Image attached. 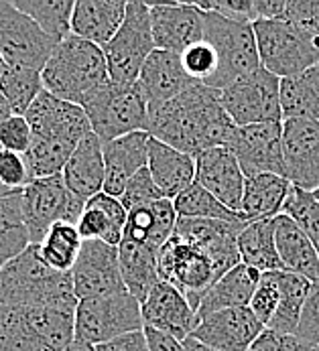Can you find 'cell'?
<instances>
[{"label":"cell","instance_id":"41","mask_svg":"<svg viewBox=\"0 0 319 351\" xmlns=\"http://www.w3.org/2000/svg\"><path fill=\"white\" fill-rule=\"evenodd\" d=\"M283 213L289 215L303 230L319 256V201L314 197V193L293 187L283 207Z\"/></svg>","mask_w":319,"mask_h":351},{"label":"cell","instance_id":"48","mask_svg":"<svg viewBox=\"0 0 319 351\" xmlns=\"http://www.w3.org/2000/svg\"><path fill=\"white\" fill-rule=\"evenodd\" d=\"M281 19L319 35V0H287Z\"/></svg>","mask_w":319,"mask_h":351},{"label":"cell","instance_id":"54","mask_svg":"<svg viewBox=\"0 0 319 351\" xmlns=\"http://www.w3.org/2000/svg\"><path fill=\"white\" fill-rule=\"evenodd\" d=\"M8 116H12V112H10L8 104H6V100H4V96L0 94V124H2Z\"/></svg>","mask_w":319,"mask_h":351},{"label":"cell","instance_id":"21","mask_svg":"<svg viewBox=\"0 0 319 351\" xmlns=\"http://www.w3.org/2000/svg\"><path fill=\"white\" fill-rule=\"evenodd\" d=\"M196 183L222 205L240 213L246 177L228 147H215L196 156Z\"/></svg>","mask_w":319,"mask_h":351},{"label":"cell","instance_id":"32","mask_svg":"<svg viewBox=\"0 0 319 351\" xmlns=\"http://www.w3.org/2000/svg\"><path fill=\"white\" fill-rule=\"evenodd\" d=\"M177 223V211L171 199H159L139 209L128 211L122 238H132L161 250L173 236Z\"/></svg>","mask_w":319,"mask_h":351},{"label":"cell","instance_id":"29","mask_svg":"<svg viewBox=\"0 0 319 351\" xmlns=\"http://www.w3.org/2000/svg\"><path fill=\"white\" fill-rule=\"evenodd\" d=\"M126 217L128 211L124 209L122 201L102 191L86 201V209L78 221V232L84 242L100 240L110 246H118L124 236Z\"/></svg>","mask_w":319,"mask_h":351},{"label":"cell","instance_id":"2","mask_svg":"<svg viewBox=\"0 0 319 351\" xmlns=\"http://www.w3.org/2000/svg\"><path fill=\"white\" fill-rule=\"evenodd\" d=\"M147 132L159 143L198 156L215 147H228L236 126L222 106L220 92L196 84L173 100L149 106Z\"/></svg>","mask_w":319,"mask_h":351},{"label":"cell","instance_id":"20","mask_svg":"<svg viewBox=\"0 0 319 351\" xmlns=\"http://www.w3.org/2000/svg\"><path fill=\"white\" fill-rule=\"evenodd\" d=\"M141 313L145 327L157 329L179 341L191 337L200 325V317L189 301L163 280H159L147 299L141 302Z\"/></svg>","mask_w":319,"mask_h":351},{"label":"cell","instance_id":"46","mask_svg":"<svg viewBox=\"0 0 319 351\" xmlns=\"http://www.w3.org/2000/svg\"><path fill=\"white\" fill-rule=\"evenodd\" d=\"M295 337H299L311 350L319 346V280L311 285L309 297L301 311V319H299Z\"/></svg>","mask_w":319,"mask_h":351},{"label":"cell","instance_id":"55","mask_svg":"<svg viewBox=\"0 0 319 351\" xmlns=\"http://www.w3.org/2000/svg\"><path fill=\"white\" fill-rule=\"evenodd\" d=\"M4 71H6V63L0 59V77H2V73H4Z\"/></svg>","mask_w":319,"mask_h":351},{"label":"cell","instance_id":"38","mask_svg":"<svg viewBox=\"0 0 319 351\" xmlns=\"http://www.w3.org/2000/svg\"><path fill=\"white\" fill-rule=\"evenodd\" d=\"M41 71L25 69V67H6L0 77V94L8 104L10 112L16 116H25L33 101L43 92Z\"/></svg>","mask_w":319,"mask_h":351},{"label":"cell","instance_id":"24","mask_svg":"<svg viewBox=\"0 0 319 351\" xmlns=\"http://www.w3.org/2000/svg\"><path fill=\"white\" fill-rule=\"evenodd\" d=\"M61 177L65 181V187L80 199L88 201L94 195L102 193V189H104V149H102V141L94 132H88L80 141L73 154L69 156Z\"/></svg>","mask_w":319,"mask_h":351},{"label":"cell","instance_id":"36","mask_svg":"<svg viewBox=\"0 0 319 351\" xmlns=\"http://www.w3.org/2000/svg\"><path fill=\"white\" fill-rule=\"evenodd\" d=\"M311 285L314 282H309L305 276L281 270L279 272L281 299H279V306H276L270 323L266 325V329L295 335L299 319H301V311H303L305 301L309 297V291H311Z\"/></svg>","mask_w":319,"mask_h":351},{"label":"cell","instance_id":"23","mask_svg":"<svg viewBox=\"0 0 319 351\" xmlns=\"http://www.w3.org/2000/svg\"><path fill=\"white\" fill-rule=\"evenodd\" d=\"M196 84L198 82H193L183 69L181 57L163 49H155L149 55L139 75V86L143 88L149 106L173 100Z\"/></svg>","mask_w":319,"mask_h":351},{"label":"cell","instance_id":"12","mask_svg":"<svg viewBox=\"0 0 319 351\" xmlns=\"http://www.w3.org/2000/svg\"><path fill=\"white\" fill-rule=\"evenodd\" d=\"M220 100L236 128L283 122L281 80L265 67L240 77L220 92Z\"/></svg>","mask_w":319,"mask_h":351},{"label":"cell","instance_id":"31","mask_svg":"<svg viewBox=\"0 0 319 351\" xmlns=\"http://www.w3.org/2000/svg\"><path fill=\"white\" fill-rule=\"evenodd\" d=\"M291 181L283 175H257L244 183V195L240 213L246 221L274 219L283 213V207L291 195Z\"/></svg>","mask_w":319,"mask_h":351},{"label":"cell","instance_id":"30","mask_svg":"<svg viewBox=\"0 0 319 351\" xmlns=\"http://www.w3.org/2000/svg\"><path fill=\"white\" fill-rule=\"evenodd\" d=\"M157 256H159L157 248L132 238H122L118 244L120 272H122L124 287L139 302L145 301L147 295L153 291V287L159 282Z\"/></svg>","mask_w":319,"mask_h":351},{"label":"cell","instance_id":"18","mask_svg":"<svg viewBox=\"0 0 319 351\" xmlns=\"http://www.w3.org/2000/svg\"><path fill=\"white\" fill-rule=\"evenodd\" d=\"M149 10L157 49L179 55L187 47L204 41L208 12H204L196 2L149 4Z\"/></svg>","mask_w":319,"mask_h":351},{"label":"cell","instance_id":"15","mask_svg":"<svg viewBox=\"0 0 319 351\" xmlns=\"http://www.w3.org/2000/svg\"><path fill=\"white\" fill-rule=\"evenodd\" d=\"M71 282L78 301L124 293L126 287L120 272L118 246H110L100 240H86L75 266L71 268Z\"/></svg>","mask_w":319,"mask_h":351},{"label":"cell","instance_id":"47","mask_svg":"<svg viewBox=\"0 0 319 351\" xmlns=\"http://www.w3.org/2000/svg\"><path fill=\"white\" fill-rule=\"evenodd\" d=\"M31 181L25 156L0 149V185L6 189H23Z\"/></svg>","mask_w":319,"mask_h":351},{"label":"cell","instance_id":"8","mask_svg":"<svg viewBox=\"0 0 319 351\" xmlns=\"http://www.w3.org/2000/svg\"><path fill=\"white\" fill-rule=\"evenodd\" d=\"M204 39L212 45L217 57V69L208 88L222 92L261 67L257 37L250 23L230 21L215 12H208Z\"/></svg>","mask_w":319,"mask_h":351},{"label":"cell","instance_id":"35","mask_svg":"<svg viewBox=\"0 0 319 351\" xmlns=\"http://www.w3.org/2000/svg\"><path fill=\"white\" fill-rule=\"evenodd\" d=\"M283 120H318L319 122V65L281 80Z\"/></svg>","mask_w":319,"mask_h":351},{"label":"cell","instance_id":"53","mask_svg":"<svg viewBox=\"0 0 319 351\" xmlns=\"http://www.w3.org/2000/svg\"><path fill=\"white\" fill-rule=\"evenodd\" d=\"M63 351H96V348L86 343V341H82V339H73Z\"/></svg>","mask_w":319,"mask_h":351},{"label":"cell","instance_id":"7","mask_svg":"<svg viewBox=\"0 0 319 351\" xmlns=\"http://www.w3.org/2000/svg\"><path fill=\"white\" fill-rule=\"evenodd\" d=\"M261 67L279 80L295 77L319 65V35L289 21L270 19L252 25Z\"/></svg>","mask_w":319,"mask_h":351},{"label":"cell","instance_id":"39","mask_svg":"<svg viewBox=\"0 0 319 351\" xmlns=\"http://www.w3.org/2000/svg\"><path fill=\"white\" fill-rule=\"evenodd\" d=\"M82 236L78 232V226L71 223H55L54 228L47 232L43 242L39 244V250L43 260L57 270V272H71L75 266V260L82 250Z\"/></svg>","mask_w":319,"mask_h":351},{"label":"cell","instance_id":"28","mask_svg":"<svg viewBox=\"0 0 319 351\" xmlns=\"http://www.w3.org/2000/svg\"><path fill=\"white\" fill-rule=\"evenodd\" d=\"M276 252L287 272L305 276L309 282L319 280V256L303 230L285 213L274 217Z\"/></svg>","mask_w":319,"mask_h":351},{"label":"cell","instance_id":"17","mask_svg":"<svg viewBox=\"0 0 319 351\" xmlns=\"http://www.w3.org/2000/svg\"><path fill=\"white\" fill-rule=\"evenodd\" d=\"M285 177L293 187L314 193L319 187V122L283 120Z\"/></svg>","mask_w":319,"mask_h":351},{"label":"cell","instance_id":"11","mask_svg":"<svg viewBox=\"0 0 319 351\" xmlns=\"http://www.w3.org/2000/svg\"><path fill=\"white\" fill-rule=\"evenodd\" d=\"M86 201L73 195L61 175L33 179L23 187V215L31 244H41L55 223L78 226Z\"/></svg>","mask_w":319,"mask_h":351},{"label":"cell","instance_id":"5","mask_svg":"<svg viewBox=\"0 0 319 351\" xmlns=\"http://www.w3.org/2000/svg\"><path fill=\"white\" fill-rule=\"evenodd\" d=\"M75 339V311L0 304V351H63Z\"/></svg>","mask_w":319,"mask_h":351},{"label":"cell","instance_id":"33","mask_svg":"<svg viewBox=\"0 0 319 351\" xmlns=\"http://www.w3.org/2000/svg\"><path fill=\"white\" fill-rule=\"evenodd\" d=\"M238 254L242 264L261 274L285 270L274 242V219L248 221L238 236Z\"/></svg>","mask_w":319,"mask_h":351},{"label":"cell","instance_id":"13","mask_svg":"<svg viewBox=\"0 0 319 351\" xmlns=\"http://www.w3.org/2000/svg\"><path fill=\"white\" fill-rule=\"evenodd\" d=\"M55 43L12 2L0 0V59L6 67L43 71Z\"/></svg>","mask_w":319,"mask_h":351},{"label":"cell","instance_id":"45","mask_svg":"<svg viewBox=\"0 0 319 351\" xmlns=\"http://www.w3.org/2000/svg\"><path fill=\"white\" fill-rule=\"evenodd\" d=\"M31 141H33V130L25 116L12 114L0 124V149L25 154L31 147Z\"/></svg>","mask_w":319,"mask_h":351},{"label":"cell","instance_id":"51","mask_svg":"<svg viewBox=\"0 0 319 351\" xmlns=\"http://www.w3.org/2000/svg\"><path fill=\"white\" fill-rule=\"evenodd\" d=\"M145 337H147V343H149V350L151 351H185L183 350V341L167 335V333H161L157 329H151V327H145Z\"/></svg>","mask_w":319,"mask_h":351},{"label":"cell","instance_id":"3","mask_svg":"<svg viewBox=\"0 0 319 351\" xmlns=\"http://www.w3.org/2000/svg\"><path fill=\"white\" fill-rule=\"evenodd\" d=\"M71 272H57L41 256L39 244H31L23 254L0 268V304L16 306H55L75 311Z\"/></svg>","mask_w":319,"mask_h":351},{"label":"cell","instance_id":"58","mask_svg":"<svg viewBox=\"0 0 319 351\" xmlns=\"http://www.w3.org/2000/svg\"><path fill=\"white\" fill-rule=\"evenodd\" d=\"M311 351H319V346H316V348H314V350Z\"/></svg>","mask_w":319,"mask_h":351},{"label":"cell","instance_id":"25","mask_svg":"<svg viewBox=\"0 0 319 351\" xmlns=\"http://www.w3.org/2000/svg\"><path fill=\"white\" fill-rule=\"evenodd\" d=\"M126 0H78L71 16V35L106 47L122 27Z\"/></svg>","mask_w":319,"mask_h":351},{"label":"cell","instance_id":"50","mask_svg":"<svg viewBox=\"0 0 319 351\" xmlns=\"http://www.w3.org/2000/svg\"><path fill=\"white\" fill-rule=\"evenodd\" d=\"M96 351H151L145 331H134L128 335H122L118 339H112L108 343L96 346Z\"/></svg>","mask_w":319,"mask_h":351},{"label":"cell","instance_id":"37","mask_svg":"<svg viewBox=\"0 0 319 351\" xmlns=\"http://www.w3.org/2000/svg\"><path fill=\"white\" fill-rule=\"evenodd\" d=\"M12 4L31 16L55 45L71 35L73 0H14Z\"/></svg>","mask_w":319,"mask_h":351},{"label":"cell","instance_id":"6","mask_svg":"<svg viewBox=\"0 0 319 351\" xmlns=\"http://www.w3.org/2000/svg\"><path fill=\"white\" fill-rule=\"evenodd\" d=\"M82 108L88 116L92 132L102 143L132 132H147L149 101L139 82L114 84L108 80L84 100Z\"/></svg>","mask_w":319,"mask_h":351},{"label":"cell","instance_id":"49","mask_svg":"<svg viewBox=\"0 0 319 351\" xmlns=\"http://www.w3.org/2000/svg\"><path fill=\"white\" fill-rule=\"evenodd\" d=\"M248 351H311V348L295 335L265 329Z\"/></svg>","mask_w":319,"mask_h":351},{"label":"cell","instance_id":"9","mask_svg":"<svg viewBox=\"0 0 319 351\" xmlns=\"http://www.w3.org/2000/svg\"><path fill=\"white\" fill-rule=\"evenodd\" d=\"M155 47L151 31V10L147 2L130 0L126 4V14L122 27L112 37L106 47H102L108 65V77L114 84H134L139 82L141 69Z\"/></svg>","mask_w":319,"mask_h":351},{"label":"cell","instance_id":"16","mask_svg":"<svg viewBox=\"0 0 319 351\" xmlns=\"http://www.w3.org/2000/svg\"><path fill=\"white\" fill-rule=\"evenodd\" d=\"M228 149L236 156L244 177L257 175H283V122L252 124L236 128L228 143Z\"/></svg>","mask_w":319,"mask_h":351},{"label":"cell","instance_id":"52","mask_svg":"<svg viewBox=\"0 0 319 351\" xmlns=\"http://www.w3.org/2000/svg\"><path fill=\"white\" fill-rule=\"evenodd\" d=\"M183 350L185 351H215V350H212V348H208V346H204L202 341L193 339V337H187V339L183 341Z\"/></svg>","mask_w":319,"mask_h":351},{"label":"cell","instance_id":"4","mask_svg":"<svg viewBox=\"0 0 319 351\" xmlns=\"http://www.w3.org/2000/svg\"><path fill=\"white\" fill-rule=\"evenodd\" d=\"M45 92L59 100L82 106L84 100L108 80L106 57L102 47L69 35L55 45L41 71Z\"/></svg>","mask_w":319,"mask_h":351},{"label":"cell","instance_id":"56","mask_svg":"<svg viewBox=\"0 0 319 351\" xmlns=\"http://www.w3.org/2000/svg\"><path fill=\"white\" fill-rule=\"evenodd\" d=\"M314 197H316V199L319 201V187H318V189H316V191H314Z\"/></svg>","mask_w":319,"mask_h":351},{"label":"cell","instance_id":"34","mask_svg":"<svg viewBox=\"0 0 319 351\" xmlns=\"http://www.w3.org/2000/svg\"><path fill=\"white\" fill-rule=\"evenodd\" d=\"M31 246L23 215V189L0 193V268Z\"/></svg>","mask_w":319,"mask_h":351},{"label":"cell","instance_id":"40","mask_svg":"<svg viewBox=\"0 0 319 351\" xmlns=\"http://www.w3.org/2000/svg\"><path fill=\"white\" fill-rule=\"evenodd\" d=\"M177 217H189V219H215V221H246L242 213H236L222 205L220 201L208 193L198 183L189 185L183 193H179L175 199Z\"/></svg>","mask_w":319,"mask_h":351},{"label":"cell","instance_id":"43","mask_svg":"<svg viewBox=\"0 0 319 351\" xmlns=\"http://www.w3.org/2000/svg\"><path fill=\"white\" fill-rule=\"evenodd\" d=\"M165 199L161 189L157 187V183L153 181L151 177V171L145 167L141 169L124 187L120 201L124 205L126 211H132V209H139L143 205H149V203H155V201Z\"/></svg>","mask_w":319,"mask_h":351},{"label":"cell","instance_id":"22","mask_svg":"<svg viewBox=\"0 0 319 351\" xmlns=\"http://www.w3.org/2000/svg\"><path fill=\"white\" fill-rule=\"evenodd\" d=\"M149 132H132L110 143H102L104 149V193L118 197L126 183L147 167L149 162Z\"/></svg>","mask_w":319,"mask_h":351},{"label":"cell","instance_id":"26","mask_svg":"<svg viewBox=\"0 0 319 351\" xmlns=\"http://www.w3.org/2000/svg\"><path fill=\"white\" fill-rule=\"evenodd\" d=\"M147 169L151 171V177L165 199L173 201L196 183V156L177 151L155 138H151L149 145Z\"/></svg>","mask_w":319,"mask_h":351},{"label":"cell","instance_id":"57","mask_svg":"<svg viewBox=\"0 0 319 351\" xmlns=\"http://www.w3.org/2000/svg\"><path fill=\"white\" fill-rule=\"evenodd\" d=\"M2 191H6V187H2V185H0V193H2Z\"/></svg>","mask_w":319,"mask_h":351},{"label":"cell","instance_id":"19","mask_svg":"<svg viewBox=\"0 0 319 351\" xmlns=\"http://www.w3.org/2000/svg\"><path fill=\"white\" fill-rule=\"evenodd\" d=\"M265 329L255 313L242 306L202 317L191 337L215 351H248Z\"/></svg>","mask_w":319,"mask_h":351},{"label":"cell","instance_id":"27","mask_svg":"<svg viewBox=\"0 0 319 351\" xmlns=\"http://www.w3.org/2000/svg\"><path fill=\"white\" fill-rule=\"evenodd\" d=\"M259 280H261V272L240 262L208 289V293L198 304V317L202 319L217 311L250 306Z\"/></svg>","mask_w":319,"mask_h":351},{"label":"cell","instance_id":"10","mask_svg":"<svg viewBox=\"0 0 319 351\" xmlns=\"http://www.w3.org/2000/svg\"><path fill=\"white\" fill-rule=\"evenodd\" d=\"M143 329L141 302L128 291L86 299L75 306V339L94 348Z\"/></svg>","mask_w":319,"mask_h":351},{"label":"cell","instance_id":"14","mask_svg":"<svg viewBox=\"0 0 319 351\" xmlns=\"http://www.w3.org/2000/svg\"><path fill=\"white\" fill-rule=\"evenodd\" d=\"M25 118L33 130V141H41L71 152L88 132H92L82 106L59 100L45 90L27 110Z\"/></svg>","mask_w":319,"mask_h":351},{"label":"cell","instance_id":"42","mask_svg":"<svg viewBox=\"0 0 319 351\" xmlns=\"http://www.w3.org/2000/svg\"><path fill=\"white\" fill-rule=\"evenodd\" d=\"M179 57H181L183 69L193 82L204 84V86L210 84V80L215 75V69H217V57L206 39L187 47L183 53H179Z\"/></svg>","mask_w":319,"mask_h":351},{"label":"cell","instance_id":"1","mask_svg":"<svg viewBox=\"0 0 319 351\" xmlns=\"http://www.w3.org/2000/svg\"><path fill=\"white\" fill-rule=\"evenodd\" d=\"M246 223L177 217L173 236L157 256L159 280L177 289L198 313L208 289L240 264L238 236Z\"/></svg>","mask_w":319,"mask_h":351},{"label":"cell","instance_id":"44","mask_svg":"<svg viewBox=\"0 0 319 351\" xmlns=\"http://www.w3.org/2000/svg\"><path fill=\"white\" fill-rule=\"evenodd\" d=\"M281 272V270H279ZM279 272H265L261 274L259 287L252 295L250 301V311L255 313V317L263 323L268 325L276 306H279V299H281V287H279Z\"/></svg>","mask_w":319,"mask_h":351}]
</instances>
